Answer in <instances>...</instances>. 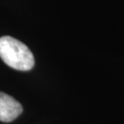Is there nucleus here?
I'll return each instance as SVG.
<instances>
[{
  "label": "nucleus",
  "instance_id": "obj_1",
  "mask_svg": "<svg viewBox=\"0 0 124 124\" xmlns=\"http://www.w3.org/2000/svg\"><path fill=\"white\" fill-rule=\"evenodd\" d=\"M0 58L9 67L29 71L34 66V56L28 46L10 36L0 38Z\"/></svg>",
  "mask_w": 124,
  "mask_h": 124
},
{
  "label": "nucleus",
  "instance_id": "obj_2",
  "mask_svg": "<svg viewBox=\"0 0 124 124\" xmlns=\"http://www.w3.org/2000/svg\"><path fill=\"white\" fill-rule=\"evenodd\" d=\"M22 105L11 96L0 92V120L10 122L22 113Z\"/></svg>",
  "mask_w": 124,
  "mask_h": 124
}]
</instances>
